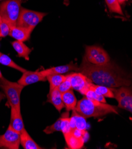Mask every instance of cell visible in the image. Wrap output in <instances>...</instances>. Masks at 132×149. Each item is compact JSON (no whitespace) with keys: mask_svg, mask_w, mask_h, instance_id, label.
<instances>
[{"mask_svg":"<svg viewBox=\"0 0 132 149\" xmlns=\"http://www.w3.org/2000/svg\"><path fill=\"white\" fill-rule=\"evenodd\" d=\"M93 83L110 88L130 86L131 81L118 67L110 63L102 65H95L87 61L84 56L79 67V71Z\"/></svg>","mask_w":132,"mask_h":149,"instance_id":"cell-1","label":"cell"},{"mask_svg":"<svg viewBox=\"0 0 132 149\" xmlns=\"http://www.w3.org/2000/svg\"><path fill=\"white\" fill-rule=\"evenodd\" d=\"M75 110L85 118L101 117L112 113H119L115 107L89 99L86 96L79 100Z\"/></svg>","mask_w":132,"mask_h":149,"instance_id":"cell-2","label":"cell"},{"mask_svg":"<svg viewBox=\"0 0 132 149\" xmlns=\"http://www.w3.org/2000/svg\"><path fill=\"white\" fill-rule=\"evenodd\" d=\"M0 87L4 92L10 107L20 111V95L24 86L17 82H13L3 77L0 79Z\"/></svg>","mask_w":132,"mask_h":149,"instance_id":"cell-3","label":"cell"},{"mask_svg":"<svg viewBox=\"0 0 132 149\" xmlns=\"http://www.w3.org/2000/svg\"><path fill=\"white\" fill-rule=\"evenodd\" d=\"M22 3V0H6L0 4V15L10 28L17 26Z\"/></svg>","mask_w":132,"mask_h":149,"instance_id":"cell-4","label":"cell"},{"mask_svg":"<svg viewBox=\"0 0 132 149\" xmlns=\"http://www.w3.org/2000/svg\"><path fill=\"white\" fill-rule=\"evenodd\" d=\"M47 14L26 8H21L17 26L25 28L32 32L35 27Z\"/></svg>","mask_w":132,"mask_h":149,"instance_id":"cell-5","label":"cell"},{"mask_svg":"<svg viewBox=\"0 0 132 149\" xmlns=\"http://www.w3.org/2000/svg\"><path fill=\"white\" fill-rule=\"evenodd\" d=\"M85 57L88 62L95 65L105 64L110 61L108 53L100 47L86 46Z\"/></svg>","mask_w":132,"mask_h":149,"instance_id":"cell-6","label":"cell"},{"mask_svg":"<svg viewBox=\"0 0 132 149\" xmlns=\"http://www.w3.org/2000/svg\"><path fill=\"white\" fill-rule=\"evenodd\" d=\"M111 89L114 98L118 102L119 107L132 113V88L122 86Z\"/></svg>","mask_w":132,"mask_h":149,"instance_id":"cell-7","label":"cell"},{"mask_svg":"<svg viewBox=\"0 0 132 149\" xmlns=\"http://www.w3.org/2000/svg\"><path fill=\"white\" fill-rule=\"evenodd\" d=\"M73 89L85 95L91 87L92 81L80 72H71L68 74Z\"/></svg>","mask_w":132,"mask_h":149,"instance_id":"cell-8","label":"cell"},{"mask_svg":"<svg viewBox=\"0 0 132 149\" xmlns=\"http://www.w3.org/2000/svg\"><path fill=\"white\" fill-rule=\"evenodd\" d=\"M87 135L86 130L75 129L64 136L66 144L69 148L80 149L84 146L85 139Z\"/></svg>","mask_w":132,"mask_h":149,"instance_id":"cell-9","label":"cell"},{"mask_svg":"<svg viewBox=\"0 0 132 149\" xmlns=\"http://www.w3.org/2000/svg\"><path fill=\"white\" fill-rule=\"evenodd\" d=\"M20 144V134L9 126L4 134L0 136V148L19 149Z\"/></svg>","mask_w":132,"mask_h":149,"instance_id":"cell-10","label":"cell"},{"mask_svg":"<svg viewBox=\"0 0 132 149\" xmlns=\"http://www.w3.org/2000/svg\"><path fill=\"white\" fill-rule=\"evenodd\" d=\"M46 80H47V77L44 76L41 71H26L23 73L17 83L25 87L39 81H45Z\"/></svg>","mask_w":132,"mask_h":149,"instance_id":"cell-11","label":"cell"},{"mask_svg":"<svg viewBox=\"0 0 132 149\" xmlns=\"http://www.w3.org/2000/svg\"><path fill=\"white\" fill-rule=\"evenodd\" d=\"M71 71H79V67L76 64L70 63L69 64L54 67L41 71V73L46 77L53 74H63Z\"/></svg>","mask_w":132,"mask_h":149,"instance_id":"cell-12","label":"cell"},{"mask_svg":"<svg viewBox=\"0 0 132 149\" xmlns=\"http://www.w3.org/2000/svg\"><path fill=\"white\" fill-rule=\"evenodd\" d=\"M11 108V117L9 127L14 131L21 134L24 128V125L21 114V111L16 110L13 107Z\"/></svg>","mask_w":132,"mask_h":149,"instance_id":"cell-13","label":"cell"},{"mask_svg":"<svg viewBox=\"0 0 132 149\" xmlns=\"http://www.w3.org/2000/svg\"><path fill=\"white\" fill-rule=\"evenodd\" d=\"M86 119V118L78 113L75 109L73 110L70 120L71 130L76 128L80 130H86L87 123Z\"/></svg>","mask_w":132,"mask_h":149,"instance_id":"cell-14","label":"cell"},{"mask_svg":"<svg viewBox=\"0 0 132 149\" xmlns=\"http://www.w3.org/2000/svg\"><path fill=\"white\" fill-rule=\"evenodd\" d=\"M47 102L51 103L58 112H61L64 108L62 93L58 90L57 88L49 92Z\"/></svg>","mask_w":132,"mask_h":149,"instance_id":"cell-15","label":"cell"},{"mask_svg":"<svg viewBox=\"0 0 132 149\" xmlns=\"http://www.w3.org/2000/svg\"><path fill=\"white\" fill-rule=\"evenodd\" d=\"M31 33L32 32L25 28L16 26L10 28L8 35L16 40L24 42L30 38Z\"/></svg>","mask_w":132,"mask_h":149,"instance_id":"cell-16","label":"cell"},{"mask_svg":"<svg viewBox=\"0 0 132 149\" xmlns=\"http://www.w3.org/2000/svg\"><path fill=\"white\" fill-rule=\"evenodd\" d=\"M20 144L24 149H41L40 147L29 134L25 129L22 131L20 134Z\"/></svg>","mask_w":132,"mask_h":149,"instance_id":"cell-17","label":"cell"},{"mask_svg":"<svg viewBox=\"0 0 132 149\" xmlns=\"http://www.w3.org/2000/svg\"><path fill=\"white\" fill-rule=\"evenodd\" d=\"M62 98L67 111H71L75 109L78 102L73 89L62 93Z\"/></svg>","mask_w":132,"mask_h":149,"instance_id":"cell-18","label":"cell"},{"mask_svg":"<svg viewBox=\"0 0 132 149\" xmlns=\"http://www.w3.org/2000/svg\"><path fill=\"white\" fill-rule=\"evenodd\" d=\"M13 48L17 52V55L20 58H24L26 60L29 59V55L32 52V49L29 48L24 43V42L15 40L11 42Z\"/></svg>","mask_w":132,"mask_h":149,"instance_id":"cell-19","label":"cell"},{"mask_svg":"<svg viewBox=\"0 0 132 149\" xmlns=\"http://www.w3.org/2000/svg\"><path fill=\"white\" fill-rule=\"evenodd\" d=\"M67 78V75L63 74H53L47 77V80L50 83V92L57 88Z\"/></svg>","mask_w":132,"mask_h":149,"instance_id":"cell-20","label":"cell"},{"mask_svg":"<svg viewBox=\"0 0 132 149\" xmlns=\"http://www.w3.org/2000/svg\"><path fill=\"white\" fill-rule=\"evenodd\" d=\"M0 64H1L2 65L7 66L8 67H11L12 68L16 69L22 72H24L27 70L23 67L19 66L17 65L16 63H14L11 58L7 55L4 54L3 53L0 52Z\"/></svg>","mask_w":132,"mask_h":149,"instance_id":"cell-21","label":"cell"},{"mask_svg":"<svg viewBox=\"0 0 132 149\" xmlns=\"http://www.w3.org/2000/svg\"><path fill=\"white\" fill-rule=\"evenodd\" d=\"M91 88L94 89L95 91H96L99 94L104 96L105 97L114 98V95L112 91L111 88L104 86L97 85L94 83H92Z\"/></svg>","mask_w":132,"mask_h":149,"instance_id":"cell-22","label":"cell"},{"mask_svg":"<svg viewBox=\"0 0 132 149\" xmlns=\"http://www.w3.org/2000/svg\"><path fill=\"white\" fill-rule=\"evenodd\" d=\"M61 132H63V135L65 136L68 134L71 131V127L70 124V113L69 111H66L63 112L61 115Z\"/></svg>","mask_w":132,"mask_h":149,"instance_id":"cell-23","label":"cell"},{"mask_svg":"<svg viewBox=\"0 0 132 149\" xmlns=\"http://www.w3.org/2000/svg\"><path fill=\"white\" fill-rule=\"evenodd\" d=\"M105 1L111 13H117L123 16L124 13L118 0H105Z\"/></svg>","mask_w":132,"mask_h":149,"instance_id":"cell-24","label":"cell"},{"mask_svg":"<svg viewBox=\"0 0 132 149\" xmlns=\"http://www.w3.org/2000/svg\"><path fill=\"white\" fill-rule=\"evenodd\" d=\"M85 96L87 97L88 99L93 100H96L101 102H103V103H106V99L105 97L102 96L98 93H97L96 91H95L94 89L90 87L89 90L87 91L86 93L85 94Z\"/></svg>","mask_w":132,"mask_h":149,"instance_id":"cell-25","label":"cell"},{"mask_svg":"<svg viewBox=\"0 0 132 149\" xmlns=\"http://www.w3.org/2000/svg\"><path fill=\"white\" fill-rule=\"evenodd\" d=\"M61 117L60 116L58 120L51 125L47 126L43 130V132L47 134H50L56 131H61Z\"/></svg>","mask_w":132,"mask_h":149,"instance_id":"cell-26","label":"cell"},{"mask_svg":"<svg viewBox=\"0 0 132 149\" xmlns=\"http://www.w3.org/2000/svg\"><path fill=\"white\" fill-rule=\"evenodd\" d=\"M57 88H58V90L61 93H65V92L71 90V89H73L70 79L68 76V74L67 75L66 79L57 87Z\"/></svg>","mask_w":132,"mask_h":149,"instance_id":"cell-27","label":"cell"},{"mask_svg":"<svg viewBox=\"0 0 132 149\" xmlns=\"http://www.w3.org/2000/svg\"><path fill=\"white\" fill-rule=\"evenodd\" d=\"M10 27L4 22L0 23V38H4L9 35Z\"/></svg>","mask_w":132,"mask_h":149,"instance_id":"cell-28","label":"cell"},{"mask_svg":"<svg viewBox=\"0 0 132 149\" xmlns=\"http://www.w3.org/2000/svg\"><path fill=\"white\" fill-rule=\"evenodd\" d=\"M6 97V95L5 94H3L2 93L0 92V102H1L3 99H4V97Z\"/></svg>","mask_w":132,"mask_h":149,"instance_id":"cell-29","label":"cell"},{"mask_svg":"<svg viewBox=\"0 0 132 149\" xmlns=\"http://www.w3.org/2000/svg\"><path fill=\"white\" fill-rule=\"evenodd\" d=\"M64 4L66 6H68V4H69V0H64Z\"/></svg>","mask_w":132,"mask_h":149,"instance_id":"cell-30","label":"cell"},{"mask_svg":"<svg viewBox=\"0 0 132 149\" xmlns=\"http://www.w3.org/2000/svg\"><path fill=\"white\" fill-rule=\"evenodd\" d=\"M127 0H118V1H119V3H120V4H123L125 1H126Z\"/></svg>","mask_w":132,"mask_h":149,"instance_id":"cell-31","label":"cell"},{"mask_svg":"<svg viewBox=\"0 0 132 149\" xmlns=\"http://www.w3.org/2000/svg\"><path fill=\"white\" fill-rule=\"evenodd\" d=\"M3 77V74H2L1 72V70H0V79H2Z\"/></svg>","mask_w":132,"mask_h":149,"instance_id":"cell-32","label":"cell"},{"mask_svg":"<svg viewBox=\"0 0 132 149\" xmlns=\"http://www.w3.org/2000/svg\"><path fill=\"white\" fill-rule=\"evenodd\" d=\"M2 22H3V19H2V17L1 16V15H0V23H1Z\"/></svg>","mask_w":132,"mask_h":149,"instance_id":"cell-33","label":"cell"},{"mask_svg":"<svg viewBox=\"0 0 132 149\" xmlns=\"http://www.w3.org/2000/svg\"><path fill=\"white\" fill-rule=\"evenodd\" d=\"M3 1V0H0V1Z\"/></svg>","mask_w":132,"mask_h":149,"instance_id":"cell-34","label":"cell"}]
</instances>
